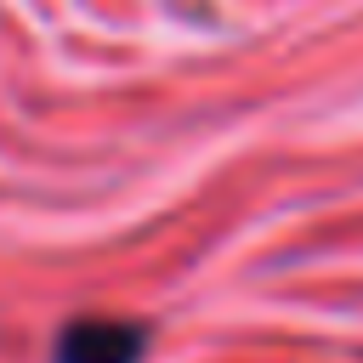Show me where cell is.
<instances>
[{"instance_id":"cell-1","label":"cell","mask_w":363,"mask_h":363,"mask_svg":"<svg viewBox=\"0 0 363 363\" xmlns=\"http://www.w3.org/2000/svg\"><path fill=\"white\" fill-rule=\"evenodd\" d=\"M57 363H142V323L125 318H79L62 329Z\"/></svg>"}]
</instances>
